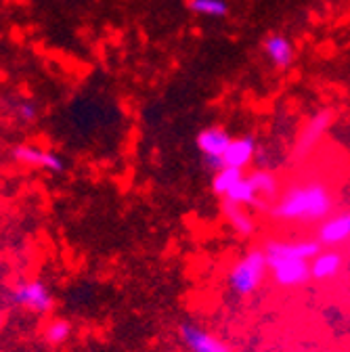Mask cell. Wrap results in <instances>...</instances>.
Returning a JSON list of instances; mask_svg holds the SVG:
<instances>
[{"mask_svg": "<svg viewBox=\"0 0 350 352\" xmlns=\"http://www.w3.org/2000/svg\"><path fill=\"white\" fill-rule=\"evenodd\" d=\"M331 124H333V111L331 109H319L300 130L296 145H294V157L302 160L306 155H311L315 151V147L321 143L323 135L331 128Z\"/></svg>", "mask_w": 350, "mask_h": 352, "instance_id": "cell-5", "label": "cell"}, {"mask_svg": "<svg viewBox=\"0 0 350 352\" xmlns=\"http://www.w3.org/2000/svg\"><path fill=\"white\" fill-rule=\"evenodd\" d=\"M9 302L36 315H49L55 306V298L49 285L40 279H32V281H23L15 285L9 292Z\"/></svg>", "mask_w": 350, "mask_h": 352, "instance_id": "cell-3", "label": "cell"}, {"mask_svg": "<svg viewBox=\"0 0 350 352\" xmlns=\"http://www.w3.org/2000/svg\"><path fill=\"white\" fill-rule=\"evenodd\" d=\"M262 51H265L271 65L277 67V69L289 67L294 63V59H296L294 42L285 34H279V32H273V34H269L265 40H262Z\"/></svg>", "mask_w": 350, "mask_h": 352, "instance_id": "cell-10", "label": "cell"}, {"mask_svg": "<svg viewBox=\"0 0 350 352\" xmlns=\"http://www.w3.org/2000/svg\"><path fill=\"white\" fill-rule=\"evenodd\" d=\"M265 254L269 260V267L275 262H283V260H313L315 256L321 254V241H296V243H287V241H269L265 245Z\"/></svg>", "mask_w": 350, "mask_h": 352, "instance_id": "cell-7", "label": "cell"}, {"mask_svg": "<svg viewBox=\"0 0 350 352\" xmlns=\"http://www.w3.org/2000/svg\"><path fill=\"white\" fill-rule=\"evenodd\" d=\"M231 135L221 128V126H208V128H201L195 137V145L204 157V164L208 166V170H212L214 174L218 170L225 168V153L231 145Z\"/></svg>", "mask_w": 350, "mask_h": 352, "instance_id": "cell-4", "label": "cell"}, {"mask_svg": "<svg viewBox=\"0 0 350 352\" xmlns=\"http://www.w3.org/2000/svg\"><path fill=\"white\" fill-rule=\"evenodd\" d=\"M191 13L208 17V19H225L229 15L227 0H187Z\"/></svg>", "mask_w": 350, "mask_h": 352, "instance_id": "cell-16", "label": "cell"}, {"mask_svg": "<svg viewBox=\"0 0 350 352\" xmlns=\"http://www.w3.org/2000/svg\"><path fill=\"white\" fill-rule=\"evenodd\" d=\"M271 273L277 285L298 287L311 279V262L309 260H283L271 264Z\"/></svg>", "mask_w": 350, "mask_h": 352, "instance_id": "cell-9", "label": "cell"}, {"mask_svg": "<svg viewBox=\"0 0 350 352\" xmlns=\"http://www.w3.org/2000/svg\"><path fill=\"white\" fill-rule=\"evenodd\" d=\"M0 327H3V317H0Z\"/></svg>", "mask_w": 350, "mask_h": 352, "instance_id": "cell-21", "label": "cell"}, {"mask_svg": "<svg viewBox=\"0 0 350 352\" xmlns=\"http://www.w3.org/2000/svg\"><path fill=\"white\" fill-rule=\"evenodd\" d=\"M248 181L252 183L254 191L262 197V199H275L277 191H279V183L275 176L269 170H254Z\"/></svg>", "mask_w": 350, "mask_h": 352, "instance_id": "cell-17", "label": "cell"}, {"mask_svg": "<svg viewBox=\"0 0 350 352\" xmlns=\"http://www.w3.org/2000/svg\"><path fill=\"white\" fill-rule=\"evenodd\" d=\"M342 267V256L338 252H321L311 260V277L313 279H331Z\"/></svg>", "mask_w": 350, "mask_h": 352, "instance_id": "cell-15", "label": "cell"}, {"mask_svg": "<svg viewBox=\"0 0 350 352\" xmlns=\"http://www.w3.org/2000/svg\"><path fill=\"white\" fill-rule=\"evenodd\" d=\"M15 118L23 124H32L38 118V107L34 101H19L15 105Z\"/></svg>", "mask_w": 350, "mask_h": 352, "instance_id": "cell-20", "label": "cell"}, {"mask_svg": "<svg viewBox=\"0 0 350 352\" xmlns=\"http://www.w3.org/2000/svg\"><path fill=\"white\" fill-rule=\"evenodd\" d=\"M72 336V323L67 319H53L49 321V325L45 327V333H42V338H45L47 344L51 346H61L69 340Z\"/></svg>", "mask_w": 350, "mask_h": 352, "instance_id": "cell-19", "label": "cell"}, {"mask_svg": "<svg viewBox=\"0 0 350 352\" xmlns=\"http://www.w3.org/2000/svg\"><path fill=\"white\" fill-rule=\"evenodd\" d=\"M179 338L189 352H231L223 340H218L204 327L189 321L179 325Z\"/></svg>", "mask_w": 350, "mask_h": 352, "instance_id": "cell-8", "label": "cell"}, {"mask_svg": "<svg viewBox=\"0 0 350 352\" xmlns=\"http://www.w3.org/2000/svg\"><path fill=\"white\" fill-rule=\"evenodd\" d=\"M223 216L227 218V223L231 225V229H233L239 237H250V235H254L256 223H254V218L243 210V206L225 199V201H223Z\"/></svg>", "mask_w": 350, "mask_h": 352, "instance_id": "cell-12", "label": "cell"}, {"mask_svg": "<svg viewBox=\"0 0 350 352\" xmlns=\"http://www.w3.org/2000/svg\"><path fill=\"white\" fill-rule=\"evenodd\" d=\"M269 269V260L265 250H250L239 258L229 271V287L237 296H250L258 289Z\"/></svg>", "mask_w": 350, "mask_h": 352, "instance_id": "cell-2", "label": "cell"}, {"mask_svg": "<svg viewBox=\"0 0 350 352\" xmlns=\"http://www.w3.org/2000/svg\"><path fill=\"white\" fill-rule=\"evenodd\" d=\"M317 239L321 241V245H340L348 241L350 239V212H340L323 220Z\"/></svg>", "mask_w": 350, "mask_h": 352, "instance_id": "cell-11", "label": "cell"}, {"mask_svg": "<svg viewBox=\"0 0 350 352\" xmlns=\"http://www.w3.org/2000/svg\"><path fill=\"white\" fill-rule=\"evenodd\" d=\"M254 155H256V141L252 137H239L231 141L223 160H225V166L243 170L254 160Z\"/></svg>", "mask_w": 350, "mask_h": 352, "instance_id": "cell-13", "label": "cell"}, {"mask_svg": "<svg viewBox=\"0 0 350 352\" xmlns=\"http://www.w3.org/2000/svg\"><path fill=\"white\" fill-rule=\"evenodd\" d=\"M11 153H13V160L19 162L21 166L42 168V170H49L53 174L65 172V160L51 149H40L36 145L21 143V145H15Z\"/></svg>", "mask_w": 350, "mask_h": 352, "instance_id": "cell-6", "label": "cell"}, {"mask_svg": "<svg viewBox=\"0 0 350 352\" xmlns=\"http://www.w3.org/2000/svg\"><path fill=\"white\" fill-rule=\"evenodd\" d=\"M331 208L333 199L327 187L319 181H311L289 187L269 212L283 223H319L329 216Z\"/></svg>", "mask_w": 350, "mask_h": 352, "instance_id": "cell-1", "label": "cell"}, {"mask_svg": "<svg viewBox=\"0 0 350 352\" xmlns=\"http://www.w3.org/2000/svg\"><path fill=\"white\" fill-rule=\"evenodd\" d=\"M241 179H243V170L225 166L223 170H218V172L212 176V191H214V195L227 197V193H229Z\"/></svg>", "mask_w": 350, "mask_h": 352, "instance_id": "cell-18", "label": "cell"}, {"mask_svg": "<svg viewBox=\"0 0 350 352\" xmlns=\"http://www.w3.org/2000/svg\"><path fill=\"white\" fill-rule=\"evenodd\" d=\"M225 199H229V201H233V204H239V206H252V208L262 210V212H269V210H271L269 204H265V199H262V197L254 191L252 183L245 179V176H243V179L227 193Z\"/></svg>", "mask_w": 350, "mask_h": 352, "instance_id": "cell-14", "label": "cell"}]
</instances>
